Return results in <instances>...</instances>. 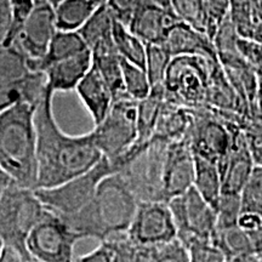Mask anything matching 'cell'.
Masks as SVG:
<instances>
[{"label":"cell","instance_id":"1","mask_svg":"<svg viewBox=\"0 0 262 262\" xmlns=\"http://www.w3.org/2000/svg\"><path fill=\"white\" fill-rule=\"evenodd\" d=\"M54 94L47 85L35 110L38 158L35 189L61 185L90 170L103 157L91 133L72 136L60 129L52 112Z\"/></svg>","mask_w":262,"mask_h":262},{"label":"cell","instance_id":"2","mask_svg":"<svg viewBox=\"0 0 262 262\" xmlns=\"http://www.w3.org/2000/svg\"><path fill=\"white\" fill-rule=\"evenodd\" d=\"M139 203L122 176L114 172L101 181L94 198L81 210L58 216L83 239L102 242L127 231Z\"/></svg>","mask_w":262,"mask_h":262},{"label":"cell","instance_id":"3","mask_svg":"<svg viewBox=\"0 0 262 262\" xmlns=\"http://www.w3.org/2000/svg\"><path fill=\"white\" fill-rule=\"evenodd\" d=\"M37 104L21 101L0 113V165L16 183L32 189L38 180Z\"/></svg>","mask_w":262,"mask_h":262},{"label":"cell","instance_id":"4","mask_svg":"<svg viewBox=\"0 0 262 262\" xmlns=\"http://www.w3.org/2000/svg\"><path fill=\"white\" fill-rule=\"evenodd\" d=\"M48 209L38 198L35 189L15 181L0 196V237L5 245L17 250L25 262H33L27 250V238Z\"/></svg>","mask_w":262,"mask_h":262},{"label":"cell","instance_id":"5","mask_svg":"<svg viewBox=\"0 0 262 262\" xmlns=\"http://www.w3.org/2000/svg\"><path fill=\"white\" fill-rule=\"evenodd\" d=\"M214 61L195 55L173 56L163 81L165 100L189 110L206 107L209 74Z\"/></svg>","mask_w":262,"mask_h":262},{"label":"cell","instance_id":"6","mask_svg":"<svg viewBox=\"0 0 262 262\" xmlns=\"http://www.w3.org/2000/svg\"><path fill=\"white\" fill-rule=\"evenodd\" d=\"M45 89L44 72L32 71L18 49L0 45V113L21 101L37 104Z\"/></svg>","mask_w":262,"mask_h":262},{"label":"cell","instance_id":"7","mask_svg":"<svg viewBox=\"0 0 262 262\" xmlns=\"http://www.w3.org/2000/svg\"><path fill=\"white\" fill-rule=\"evenodd\" d=\"M118 171L119 168L117 164L102 157L100 162L88 171L55 187L37 188L35 193L50 211L60 216L72 215L89 204L98 185L106 176Z\"/></svg>","mask_w":262,"mask_h":262},{"label":"cell","instance_id":"8","mask_svg":"<svg viewBox=\"0 0 262 262\" xmlns=\"http://www.w3.org/2000/svg\"><path fill=\"white\" fill-rule=\"evenodd\" d=\"M242 126L209 107L191 110V124L185 139L193 155L220 163L231 149L235 133Z\"/></svg>","mask_w":262,"mask_h":262},{"label":"cell","instance_id":"9","mask_svg":"<svg viewBox=\"0 0 262 262\" xmlns=\"http://www.w3.org/2000/svg\"><path fill=\"white\" fill-rule=\"evenodd\" d=\"M95 145L111 162L122 159L137 139V101L129 96L114 101L106 118L91 131Z\"/></svg>","mask_w":262,"mask_h":262},{"label":"cell","instance_id":"10","mask_svg":"<svg viewBox=\"0 0 262 262\" xmlns=\"http://www.w3.org/2000/svg\"><path fill=\"white\" fill-rule=\"evenodd\" d=\"M60 216L48 209L27 238L33 262H68L74 260V247L81 241Z\"/></svg>","mask_w":262,"mask_h":262},{"label":"cell","instance_id":"11","mask_svg":"<svg viewBox=\"0 0 262 262\" xmlns=\"http://www.w3.org/2000/svg\"><path fill=\"white\" fill-rule=\"evenodd\" d=\"M168 203L178 228V238L182 243L193 237L212 239L217 228L216 209L194 187Z\"/></svg>","mask_w":262,"mask_h":262},{"label":"cell","instance_id":"12","mask_svg":"<svg viewBox=\"0 0 262 262\" xmlns=\"http://www.w3.org/2000/svg\"><path fill=\"white\" fill-rule=\"evenodd\" d=\"M127 237L137 244L153 245L178 237V228L168 202H140Z\"/></svg>","mask_w":262,"mask_h":262},{"label":"cell","instance_id":"13","mask_svg":"<svg viewBox=\"0 0 262 262\" xmlns=\"http://www.w3.org/2000/svg\"><path fill=\"white\" fill-rule=\"evenodd\" d=\"M57 31L55 6L48 0H35L34 9L11 47L27 57L28 64L34 63L45 56Z\"/></svg>","mask_w":262,"mask_h":262},{"label":"cell","instance_id":"14","mask_svg":"<svg viewBox=\"0 0 262 262\" xmlns=\"http://www.w3.org/2000/svg\"><path fill=\"white\" fill-rule=\"evenodd\" d=\"M217 57L243 104L245 116L249 120H262L258 107L257 74L253 66L243 56L239 48L219 54Z\"/></svg>","mask_w":262,"mask_h":262},{"label":"cell","instance_id":"15","mask_svg":"<svg viewBox=\"0 0 262 262\" xmlns=\"http://www.w3.org/2000/svg\"><path fill=\"white\" fill-rule=\"evenodd\" d=\"M194 170V155L188 141L183 137L169 142L163 169L164 201L169 202L193 187Z\"/></svg>","mask_w":262,"mask_h":262},{"label":"cell","instance_id":"16","mask_svg":"<svg viewBox=\"0 0 262 262\" xmlns=\"http://www.w3.org/2000/svg\"><path fill=\"white\" fill-rule=\"evenodd\" d=\"M181 18L172 9H166L149 0H136L127 27L145 44H162L175 24Z\"/></svg>","mask_w":262,"mask_h":262},{"label":"cell","instance_id":"17","mask_svg":"<svg viewBox=\"0 0 262 262\" xmlns=\"http://www.w3.org/2000/svg\"><path fill=\"white\" fill-rule=\"evenodd\" d=\"M221 172L222 193L239 194L255 168L243 129L235 133L231 149L219 165Z\"/></svg>","mask_w":262,"mask_h":262},{"label":"cell","instance_id":"18","mask_svg":"<svg viewBox=\"0 0 262 262\" xmlns=\"http://www.w3.org/2000/svg\"><path fill=\"white\" fill-rule=\"evenodd\" d=\"M162 44L172 57L179 55H195L209 60H219L214 41L204 32L182 19L172 26Z\"/></svg>","mask_w":262,"mask_h":262},{"label":"cell","instance_id":"19","mask_svg":"<svg viewBox=\"0 0 262 262\" xmlns=\"http://www.w3.org/2000/svg\"><path fill=\"white\" fill-rule=\"evenodd\" d=\"M91 67L93 55L89 49H86L74 56L55 62L42 72L47 77L48 88H50L54 93H57L77 89L78 84L88 74Z\"/></svg>","mask_w":262,"mask_h":262},{"label":"cell","instance_id":"20","mask_svg":"<svg viewBox=\"0 0 262 262\" xmlns=\"http://www.w3.org/2000/svg\"><path fill=\"white\" fill-rule=\"evenodd\" d=\"M75 91L95 125L102 122L113 106L114 97L106 80L94 63L91 70L78 84Z\"/></svg>","mask_w":262,"mask_h":262},{"label":"cell","instance_id":"21","mask_svg":"<svg viewBox=\"0 0 262 262\" xmlns=\"http://www.w3.org/2000/svg\"><path fill=\"white\" fill-rule=\"evenodd\" d=\"M206 107L224 114L242 117L243 119L250 122L245 116L243 104L219 60L212 62L210 67Z\"/></svg>","mask_w":262,"mask_h":262},{"label":"cell","instance_id":"22","mask_svg":"<svg viewBox=\"0 0 262 262\" xmlns=\"http://www.w3.org/2000/svg\"><path fill=\"white\" fill-rule=\"evenodd\" d=\"M114 21L116 18L104 3L78 31L86 42L93 57L118 54L113 39Z\"/></svg>","mask_w":262,"mask_h":262},{"label":"cell","instance_id":"23","mask_svg":"<svg viewBox=\"0 0 262 262\" xmlns=\"http://www.w3.org/2000/svg\"><path fill=\"white\" fill-rule=\"evenodd\" d=\"M212 241L225 254L226 261H261L251 235L239 225L216 229Z\"/></svg>","mask_w":262,"mask_h":262},{"label":"cell","instance_id":"24","mask_svg":"<svg viewBox=\"0 0 262 262\" xmlns=\"http://www.w3.org/2000/svg\"><path fill=\"white\" fill-rule=\"evenodd\" d=\"M164 100H165L164 86L158 85L150 89L148 96L137 102V139L130 150L140 148L152 139Z\"/></svg>","mask_w":262,"mask_h":262},{"label":"cell","instance_id":"25","mask_svg":"<svg viewBox=\"0 0 262 262\" xmlns=\"http://www.w3.org/2000/svg\"><path fill=\"white\" fill-rule=\"evenodd\" d=\"M191 124V110L164 100L159 119L152 139L166 141L181 140L186 136Z\"/></svg>","mask_w":262,"mask_h":262},{"label":"cell","instance_id":"26","mask_svg":"<svg viewBox=\"0 0 262 262\" xmlns=\"http://www.w3.org/2000/svg\"><path fill=\"white\" fill-rule=\"evenodd\" d=\"M88 45L78 31H58L52 38L45 56L34 63L28 64L32 71L42 72L55 62L72 57L79 52L86 50Z\"/></svg>","mask_w":262,"mask_h":262},{"label":"cell","instance_id":"27","mask_svg":"<svg viewBox=\"0 0 262 262\" xmlns=\"http://www.w3.org/2000/svg\"><path fill=\"white\" fill-rule=\"evenodd\" d=\"M104 3V0H60L55 5L57 28L79 31Z\"/></svg>","mask_w":262,"mask_h":262},{"label":"cell","instance_id":"28","mask_svg":"<svg viewBox=\"0 0 262 262\" xmlns=\"http://www.w3.org/2000/svg\"><path fill=\"white\" fill-rule=\"evenodd\" d=\"M194 160L195 170L193 187L216 209L222 194V181L219 164L195 155Z\"/></svg>","mask_w":262,"mask_h":262},{"label":"cell","instance_id":"29","mask_svg":"<svg viewBox=\"0 0 262 262\" xmlns=\"http://www.w3.org/2000/svg\"><path fill=\"white\" fill-rule=\"evenodd\" d=\"M113 39L119 56L124 60L145 68L146 44L122 22L114 21Z\"/></svg>","mask_w":262,"mask_h":262},{"label":"cell","instance_id":"30","mask_svg":"<svg viewBox=\"0 0 262 262\" xmlns=\"http://www.w3.org/2000/svg\"><path fill=\"white\" fill-rule=\"evenodd\" d=\"M136 261H181L188 262L189 255L185 244L176 237L171 241L153 245L139 244Z\"/></svg>","mask_w":262,"mask_h":262},{"label":"cell","instance_id":"31","mask_svg":"<svg viewBox=\"0 0 262 262\" xmlns=\"http://www.w3.org/2000/svg\"><path fill=\"white\" fill-rule=\"evenodd\" d=\"M120 62H122L125 93L130 98L139 102V101L148 96L150 89H152L147 72L141 66L131 63V62L124 60L122 57H120Z\"/></svg>","mask_w":262,"mask_h":262},{"label":"cell","instance_id":"32","mask_svg":"<svg viewBox=\"0 0 262 262\" xmlns=\"http://www.w3.org/2000/svg\"><path fill=\"white\" fill-rule=\"evenodd\" d=\"M241 214H253L262 219V168L255 166L241 193Z\"/></svg>","mask_w":262,"mask_h":262},{"label":"cell","instance_id":"33","mask_svg":"<svg viewBox=\"0 0 262 262\" xmlns=\"http://www.w3.org/2000/svg\"><path fill=\"white\" fill-rule=\"evenodd\" d=\"M171 58L172 56L163 44H146L145 70L152 88L163 85Z\"/></svg>","mask_w":262,"mask_h":262},{"label":"cell","instance_id":"34","mask_svg":"<svg viewBox=\"0 0 262 262\" xmlns=\"http://www.w3.org/2000/svg\"><path fill=\"white\" fill-rule=\"evenodd\" d=\"M231 16L235 28L242 38L251 39L256 21L253 14V0H229Z\"/></svg>","mask_w":262,"mask_h":262},{"label":"cell","instance_id":"35","mask_svg":"<svg viewBox=\"0 0 262 262\" xmlns=\"http://www.w3.org/2000/svg\"><path fill=\"white\" fill-rule=\"evenodd\" d=\"M185 247L189 255V261L194 262H224L226 261L225 254L211 238L193 237L185 242Z\"/></svg>","mask_w":262,"mask_h":262},{"label":"cell","instance_id":"36","mask_svg":"<svg viewBox=\"0 0 262 262\" xmlns=\"http://www.w3.org/2000/svg\"><path fill=\"white\" fill-rule=\"evenodd\" d=\"M205 16V33L211 40L220 28L222 22L229 16L231 4L229 0H203Z\"/></svg>","mask_w":262,"mask_h":262},{"label":"cell","instance_id":"37","mask_svg":"<svg viewBox=\"0 0 262 262\" xmlns=\"http://www.w3.org/2000/svg\"><path fill=\"white\" fill-rule=\"evenodd\" d=\"M175 14L182 21L205 33V16L203 0H170ZM206 34V33H205Z\"/></svg>","mask_w":262,"mask_h":262},{"label":"cell","instance_id":"38","mask_svg":"<svg viewBox=\"0 0 262 262\" xmlns=\"http://www.w3.org/2000/svg\"><path fill=\"white\" fill-rule=\"evenodd\" d=\"M217 214V228H225L238 225L241 216V194L222 193L216 206Z\"/></svg>","mask_w":262,"mask_h":262},{"label":"cell","instance_id":"39","mask_svg":"<svg viewBox=\"0 0 262 262\" xmlns=\"http://www.w3.org/2000/svg\"><path fill=\"white\" fill-rule=\"evenodd\" d=\"M35 5V0H12V27L10 31L6 47H11L24 28Z\"/></svg>","mask_w":262,"mask_h":262},{"label":"cell","instance_id":"40","mask_svg":"<svg viewBox=\"0 0 262 262\" xmlns=\"http://www.w3.org/2000/svg\"><path fill=\"white\" fill-rule=\"evenodd\" d=\"M255 166L262 168V120H250L243 127Z\"/></svg>","mask_w":262,"mask_h":262},{"label":"cell","instance_id":"41","mask_svg":"<svg viewBox=\"0 0 262 262\" xmlns=\"http://www.w3.org/2000/svg\"><path fill=\"white\" fill-rule=\"evenodd\" d=\"M136 0H106V5L117 21L129 26L134 14Z\"/></svg>","mask_w":262,"mask_h":262},{"label":"cell","instance_id":"42","mask_svg":"<svg viewBox=\"0 0 262 262\" xmlns=\"http://www.w3.org/2000/svg\"><path fill=\"white\" fill-rule=\"evenodd\" d=\"M81 262H112L116 261V253L110 241H102L96 249L78 258Z\"/></svg>","mask_w":262,"mask_h":262},{"label":"cell","instance_id":"43","mask_svg":"<svg viewBox=\"0 0 262 262\" xmlns=\"http://www.w3.org/2000/svg\"><path fill=\"white\" fill-rule=\"evenodd\" d=\"M12 27V0H0V45L8 41Z\"/></svg>","mask_w":262,"mask_h":262},{"label":"cell","instance_id":"44","mask_svg":"<svg viewBox=\"0 0 262 262\" xmlns=\"http://www.w3.org/2000/svg\"><path fill=\"white\" fill-rule=\"evenodd\" d=\"M238 225L243 229H245L249 234L253 235L262 229V219L260 216L243 212V214H241V216H239Z\"/></svg>","mask_w":262,"mask_h":262},{"label":"cell","instance_id":"45","mask_svg":"<svg viewBox=\"0 0 262 262\" xmlns=\"http://www.w3.org/2000/svg\"><path fill=\"white\" fill-rule=\"evenodd\" d=\"M11 182H14V180L10 178L9 173L0 165V196L5 192V189L11 185Z\"/></svg>","mask_w":262,"mask_h":262},{"label":"cell","instance_id":"46","mask_svg":"<svg viewBox=\"0 0 262 262\" xmlns=\"http://www.w3.org/2000/svg\"><path fill=\"white\" fill-rule=\"evenodd\" d=\"M251 238H253L254 242L255 251H256V254L260 256V260L262 261V229L257 233L251 235Z\"/></svg>","mask_w":262,"mask_h":262},{"label":"cell","instance_id":"47","mask_svg":"<svg viewBox=\"0 0 262 262\" xmlns=\"http://www.w3.org/2000/svg\"><path fill=\"white\" fill-rule=\"evenodd\" d=\"M253 14L256 24L262 22V0H253Z\"/></svg>","mask_w":262,"mask_h":262},{"label":"cell","instance_id":"48","mask_svg":"<svg viewBox=\"0 0 262 262\" xmlns=\"http://www.w3.org/2000/svg\"><path fill=\"white\" fill-rule=\"evenodd\" d=\"M251 39L262 42V22H257L256 26H255L253 37H251Z\"/></svg>","mask_w":262,"mask_h":262},{"label":"cell","instance_id":"49","mask_svg":"<svg viewBox=\"0 0 262 262\" xmlns=\"http://www.w3.org/2000/svg\"><path fill=\"white\" fill-rule=\"evenodd\" d=\"M257 83H258V107L262 114V72H257Z\"/></svg>","mask_w":262,"mask_h":262},{"label":"cell","instance_id":"50","mask_svg":"<svg viewBox=\"0 0 262 262\" xmlns=\"http://www.w3.org/2000/svg\"><path fill=\"white\" fill-rule=\"evenodd\" d=\"M149 2L156 3V4H158V5H162L166 9H172L171 8V2H170V0H149Z\"/></svg>","mask_w":262,"mask_h":262},{"label":"cell","instance_id":"51","mask_svg":"<svg viewBox=\"0 0 262 262\" xmlns=\"http://www.w3.org/2000/svg\"><path fill=\"white\" fill-rule=\"evenodd\" d=\"M4 247H5L4 241H3V238L0 237V257H2V254H3V250H4Z\"/></svg>","mask_w":262,"mask_h":262}]
</instances>
